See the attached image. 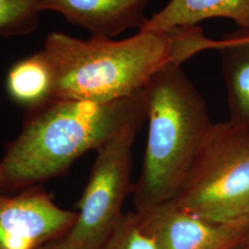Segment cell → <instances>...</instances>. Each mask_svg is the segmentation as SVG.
I'll use <instances>...</instances> for the list:
<instances>
[{
	"label": "cell",
	"mask_w": 249,
	"mask_h": 249,
	"mask_svg": "<svg viewBox=\"0 0 249 249\" xmlns=\"http://www.w3.org/2000/svg\"><path fill=\"white\" fill-rule=\"evenodd\" d=\"M99 249H157L143 232L137 213L123 214L115 229Z\"/></svg>",
	"instance_id": "obj_13"
},
{
	"label": "cell",
	"mask_w": 249,
	"mask_h": 249,
	"mask_svg": "<svg viewBox=\"0 0 249 249\" xmlns=\"http://www.w3.org/2000/svg\"><path fill=\"white\" fill-rule=\"evenodd\" d=\"M172 201L210 221H249V128L213 124Z\"/></svg>",
	"instance_id": "obj_4"
},
{
	"label": "cell",
	"mask_w": 249,
	"mask_h": 249,
	"mask_svg": "<svg viewBox=\"0 0 249 249\" xmlns=\"http://www.w3.org/2000/svg\"><path fill=\"white\" fill-rule=\"evenodd\" d=\"M33 249H77L72 246L71 244L65 238V236L57 239V240L51 241L49 243L44 244L40 247H37Z\"/></svg>",
	"instance_id": "obj_14"
},
{
	"label": "cell",
	"mask_w": 249,
	"mask_h": 249,
	"mask_svg": "<svg viewBox=\"0 0 249 249\" xmlns=\"http://www.w3.org/2000/svg\"><path fill=\"white\" fill-rule=\"evenodd\" d=\"M78 212L53 202L40 186L13 196L0 194V249H33L67 235Z\"/></svg>",
	"instance_id": "obj_6"
},
{
	"label": "cell",
	"mask_w": 249,
	"mask_h": 249,
	"mask_svg": "<svg viewBox=\"0 0 249 249\" xmlns=\"http://www.w3.org/2000/svg\"><path fill=\"white\" fill-rule=\"evenodd\" d=\"M136 213L142 230L157 249H231L249 235V221H210L173 201Z\"/></svg>",
	"instance_id": "obj_7"
},
{
	"label": "cell",
	"mask_w": 249,
	"mask_h": 249,
	"mask_svg": "<svg viewBox=\"0 0 249 249\" xmlns=\"http://www.w3.org/2000/svg\"><path fill=\"white\" fill-rule=\"evenodd\" d=\"M40 12L38 0H0V38L34 34Z\"/></svg>",
	"instance_id": "obj_12"
},
{
	"label": "cell",
	"mask_w": 249,
	"mask_h": 249,
	"mask_svg": "<svg viewBox=\"0 0 249 249\" xmlns=\"http://www.w3.org/2000/svg\"><path fill=\"white\" fill-rule=\"evenodd\" d=\"M244 31V30H243ZM246 32V34H247V36H249V31H245Z\"/></svg>",
	"instance_id": "obj_16"
},
{
	"label": "cell",
	"mask_w": 249,
	"mask_h": 249,
	"mask_svg": "<svg viewBox=\"0 0 249 249\" xmlns=\"http://www.w3.org/2000/svg\"><path fill=\"white\" fill-rule=\"evenodd\" d=\"M43 50L53 72L52 98L98 103L132 96L166 64L186 61L178 30L139 31L123 40L54 32Z\"/></svg>",
	"instance_id": "obj_2"
},
{
	"label": "cell",
	"mask_w": 249,
	"mask_h": 249,
	"mask_svg": "<svg viewBox=\"0 0 249 249\" xmlns=\"http://www.w3.org/2000/svg\"><path fill=\"white\" fill-rule=\"evenodd\" d=\"M231 249H249V235L245 240L242 241Z\"/></svg>",
	"instance_id": "obj_15"
},
{
	"label": "cell",
	"mask_w": 249,
	"mask_h": 249,
	"mask_svg": "<svg viewBox=\"0 0 249 249\" xmlns=\"http://www.w3.org/2000/svg\"><path fill=\"white\" fill-rule=\"evenodd\" d=\"M213 18H229L241 30L249 31V0H170L140 31L168 33Z\"/></svg>",
	"instance_id": "obj_9"
},
{
	"label": "cell",
	"mask_w": 249,
	"mask_h": 249,
	"mask_svg": "<svg viewBox=\"0 0 249 249\" xmlns=\"http://www.w3.org/2000/svg\"><path fill=\"white\" fill-rule=\"evenodd\" d=\"M146 119L144 89L106 103L51 98L28 107L0 160V190L21 191L61 177L84 153Z\"/></svg>",
	"instance_id": "obj_1"
},
{
	"label": "cell",
	"mask_w": 249,
	"mask_h": 249,
	"mask_svg": "<svg viewBox=\"0 0 249 249\" xmlns=\"http://www.w3.org/2000/svg\"><path fill=\"white\" fill-rule=\"evenodd\" d=\"M6 89L10 98L26 108L52 98L53 72L43 49L18 60L10 68Z\"/></svg>",
	"instance_id": "obj_11"
},
{
	"label": "cell",
	"mask_w": 249,
	"mask_h": 249,
	"mask_svg": "<svg viewBox=\"0 0 249 249\" xmlns=\"http://www.w3.org/2000/svg\"><path fill=\"white\" fill-rule=\"evenodd\" d=\"M151 0H38L42 11H53L91 36L115 38L142 27Z\"/></svg>",
	"instance_id": "obj_8"
},
{
	"label": "cell",
	"mask_w": 249,
	"mask_h": 249,
	"mask_svg": "<svg viewBox=\"0 0 249 249\" xmlns=\"http://www.w3.org/2000/svg\"><path fill=\"white\" fill-rule=\"evenodd\" d=\"M142 124L125 126L97 150L89 181L80 198L78 219L65 235L77 249H99L120 221L131 192L132 147Z\"/></svg>",
	"instance_id": "obj_5"
},
{
	"label": "cell",
	"mask_w": 249,
	"mask_h": 249,
	"mask_svg": "<svg viewBox=\"0 0 249 249\" xmlns=\"http://www.w3.org/2000/svg\"><path fill=\"white\" fill-rule=\"evenodd\" d=\"M144 94L149 127L142 170L131 190L136 212L175 198L213 124L181 65L163 66Z\"/></svg>",
	"instance_id": "obj_3"
},
{
	"label": "cell",
	"mask_w": 249,
	"mask_h": 249,
	"mask_svg": "<svg viewBox=\"0 0 249 249\" xmlns=\"http://www.w3.org/2000/svg\"><path fill=\"white\" fill-rule=\"evenodd\" d=\"M206 49L219 50L229 107V122L249 129V37L239 32L222 40L209 39Z\"/></svg>",
	"instance_id": "obj_10"
}]
</instances>
